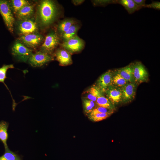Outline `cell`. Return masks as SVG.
<instances>
[{"label":"cell","mask_w":160,"mask_h":160,"mask_svg":"<svg viewBox=\"0 0 160 160\" xmlns=\"http://www.w3.org/2000/svg\"><path fill=\"white\" fill-rule=\"evenodd\" d=\"M39 12L42 23L44 25H48L52 22L56 16V6L52 1H43L39 5Z\"/></svg>","instance_id":"6da1fadb"},{"label":"cell","mask_w":160,"mask_h":160,"mask_svg":"<svg viewBox=\"0 0 160 160\" xmlns=\"http://www.w3.org/2000/svg\"><path fill=\"white\" fill-rule=\"evenodd\" d=\"M0 13L8 29L10 32L13 33L15 19L7 1L0 0Z\"/></svg>","instance_id":"7a4b0ae2"},{"label":"cell","mask_w":160,"mask_h":160,"mask_svg":"<svg viewBox=\"0 0 160 160\" xmlns=\"http://www.w3.org/2000/svg\"><path fill=\"white\" fill-rule=\"evenodd\" d=\"M131 63L135 83L137 84L147 82L148 80V74L144 65L140 61Z\"/></svg>","instance_id":"3957f363"},{"label":"cell","mask_w":160,"mask_h":160,"mask_svg":"<svg viewBox=\"0 0 160 160\" xmlns=\"http://www.w3.org/2000/svg\"><path fill=\"white\" fill-rule=\"evenodd\" d=\"M59 43V38L57 34L54 32H51L46 36L41 47V51L51 55Z\"/></svg>","instance_id":"277c9868"},{"label":"cell","mask_w":160,"mask_h":160,"mask_svg":"<svg viewBox=\"0 0 160 160\" xmlns=\"http://www.w3.org/2000/svg\"><path fill=\"white\" fill-rule=\"evenodd\" d=\"M84 41L78 35L66 41H63L61 46L70 53H74L80 52L84 47Z\"/></svg>","instance_id":"5b68a950"},{"label":"cell","mask_w":160,"mask_h":160,"mask_svg":"<svg viewBox=\"0 0 160 160\" xmlns=\"http://www.w3.org/2000/svg\"><path fill=\"white\" fill-rule=\"evenodd\" d=\"M12 54L20 61L26 62L32 54V50L19 41L16 42L12 48Z\"/></svg>","instance_id":"8992f818"},{"label":"cell","mask_w":160,"mask_h":160,"mask_svg":"<svg viewBox=\"0 0 160 160\" xmlns=\"http://www.w3.org/2000/svg\"><path fill=\"white\" fill-rule=\"evenodd\" d=\"M53 60V58L51 55L39 51L32 54L28 60L29 63L32 66L37 67L41 66Z\"/></svg>","instance_id":"52a82bcc"},{"label":"cell","mask_w":160,"mask_h":160,"mask_svg":"<svg viewBox=\"0 0 160 160\" xmlns=\"http://www.w3.org/2000/svg\"><path fill=\"white\" fill-rule=\"evenodd\" d=\"M136 85L134 83L128 82L120 87L121 92L122 101L127 103L134 99L136 94Z\"/></svg>","instance_id":"ba28073f"},{"label":"cell","mask_w":160,"mask_h":160,"mask_svg":"<svg viewBox=\"0 0 160 160\" xmlns=\"http://www.w3.org/2000/svg\"><path fill=\"white\" fill-rule=\"evenodd\" d=\"M113 71L109 70L102 74L98 79L96 86L103 93L108 88L112 85Z\"/></svg>","instance_id":"9c48e42d"},{"label":"cell","mask_w":160,"mask_h":160,"mask_svg":"<svg viewBox=\"0 0 160 160\" xmlns=\"http://www.w3.org/2000/svg\"><path fill=\"white\" fill-rule=\"evenodd\" d=\"M106 97L113 105L122 101L121 92L120 87L111 85L105 92Z\"/></svg>","instance_id":"30bf717a"},{"label":"cell","mask_w":160,"mask_h":160,"mask_svg":"<svg viewBox=\"0 0 160 160\" xmlns=\"http://www.w3.org/2000/svg\"><path fill=\"white\" fill-rule=\"evenodd\" d=\"M21 40L25 45L31 48H34L39 45L43 40L40 35L31 33L23 35L20 38Z\"/></svg>","instance_id":"8fae6325"},{"label":"cell","mask_w":160,"mask_h":160,"mask_svg":"<svg viewBox=\"0 0 160 160\" xmlns=\"http://www.w3.org/2000/svg\"><path fill=\"white\" fill-rule=\"evenodd\" d=\"M55 55L56 60L62 66L68 65L72 63L70 53L63 48L58 49Z\"/></svg>","instance_id":"7c38bea8"},{"label":"cell","mask_w":160,"mask_h":160,"mask_svg":"<svg viewBox=\"0 0 160 160\" xmlns=\"http://www.w3.org/2000/svg\"><path fill=\"white\" fill-rule=\"evenodd\" d=\"M19 29L23 35L31 34L38 30V27L34 22L30 20H25L20 25Z\"/></svg>","instance_id":"4fadbf2b"},{"label":"cell","mask_w":160,"mask_h":160,"mask_svg":"<svg viewBox=\"0 0 160 160\" xmlns=\"http://www.w3.org/2000/svg\"><path fill=\"white\" fill-rule=\"evenodd\" d=\"M116 71L128 82L135 83L131 63L124 67L117 69Z\"/></svg>","instance_id":"5bb4252c"},{"label":"cell","mask_w":160,"mask_h":160,"mask_svg":"<svg viewBox=\"0 0 160 160\" xmlns=\"http://www.w3.org/2000/svg\"><path fill=\"white\" fill-rule=\"evenodd\" d=\"M114 4H119L122 5L130 14L141 9L136 4L133 0H114Z\"/></svg>","instance_id":"9a60e30c"},{"label":"cell","mask_w":160,"mask_h":160,"mask_svg":"<svg viewBox=\"0 0 160 160\" xmlns=\"http://www.w3.org/2000/svg\"><path fill=\"white\" fill-rule=\"evenodd\" d=\"M9 123L6 121H0V140L3 143L5 149L8 148L7 140L8 138L7 130Z\"/></svg>","instance_id":"2e32d148"},{"label":"cell","mask_w":160,"mask_h":160,"mask_svg":"<svg viewBox=\"0 0 160 160\" xmlns=\"http://www.w3.org/2000/svg\"><path fill=\"white\" fill-rule=\"evenodd\" d=\"M103 94L96 85H94L85 91L84 94L85 98L95 102L98 97Z\"/></svg>","instance_id":"e0dca14e"},{"label":"cell","mask_w":160,"mask_h":160,"mask_svg":"<svg viewBox=\"0 0 160 160\" xmlns=\"http://www.w3.org/2000/svg\"><path fill=\"white\" fill-rule=\"evenodd\" d=\"M75 23V21L72 19L67 18L64 19L61 21L58 24L57 26L58 31L61 36Z\"/></svg>","instance_id":"ac0fdd59"},{"label":"cell","mask_w":160,"mask_h":160,"mask_svg":"<svg viewBox=\"0 0 160 160\" xmlns=\"http://www.w3.org/2000/svg\"><path fill=\"white\" fill-rule=\"evenodd\" d=\"M79 28V25L76 23L72 25L65 32L61 35L63 41L70 39L77 35Z\"/></svg>","instance_id":"d6986e66"},{"label":"cell","mask_w":160,"mask_h":160,"mask_svg":"<svg viewBox=\"0 0 160 160\" xmlns=\"http://www.w3.org/2000/svg\"><path fill=\"white\" fill-rule=\"evenodd\" d=\"M33 6L28 5L25 6L17 13V16L20 19H25L30 17L33 14Z\"/></svg>","instance_id":"ffe728a7"},{"label":"cell","mask_w":160,"mask_h":160,"mask_svg":"<svg viewBox=\"0 0 160 160\" xmlns=\"http://www.w3.org/2000/svg\"><path fill=\"white\" fill-rule=\"evenodd\" d=\"M95 102L97 106L110 110H113L114 105L103 94L98 97Z\"/></svg>","instance_id":"44dd1931"},{"label":"cell","mask_w":160,"mask_h":160,"mask_svg":"<svg viewBox=\"0 0 160 160\" xmlns=\"http://www.w3.org/2000/svg\"><path fill=\"white\" fill-rule=\"evenodd\" d=\"M128 82L120 75L116 70L115 72H113L112 85L121 87Z\"/></svg>","instance_id":"7402d4cb"},{"label":"cell","mask_w":160,"mask_h":160,"mask_svg":"<svg viewBox=\"0 0 160 160\" xmlns=\"http://www.w3.org/2000/svg\"><path fill=\"white\" fill-rule=\"evenodd\" d=\"M0 160H22L20 156L11 151L8 148L5 149L4 153L0 156Z\"/></svg>","instance_id":"603a6c76"},{"label":"cell","mask_w":160,"mask_h":160,"mask_svg":"<svg viewBox=\"0 0 160 160\" xmlns=\"http://www.w3.org/2000/svg\"><path fill=\"white\" fill-rule=\"evenodd\" d=\"M113 112L106 113H97L89 114V118L94 122H98L103 120L110 116Z\"/></svg>","instance_id":"cb8c5ba5"},{"label":"cell","mask_w":160,"mask_h":160,"mask_svg":"<svg viewBox=\"0 0 160 160\" xmlns=\"http://www.w3.org/2000/svg\"><path fill=\"white\" fill-rule=\"evenodd\" d=\"M13 65H4L0 68V82L3 83L5 85L8 90L9 91V88L4 83V81L5 79L7 78L6 73L7 70L10 68H14Z\"/></svg>","instance_id":"d4e9b609"},{"label":"cell","mask_w":160,"mask_h":160,"mask_svg":"<svg viewBox=\"0 0 160 160\" xmlns=\"http://www.w3.org/2000/svg\"><path fill=\"white\" fill-rule=\"evenodd\" d=\"M11 3L14 11L16 13L25 6L29 5L28 2L25 0H13Z\"/></svg>","instance_id":"484cf974"},{"label":"cell","mask_w":160,"mask_h":160,"mask_svg":"<svg viewBox=\"0 0 160 160\" xmlns=\"http://www.w3.org/2000/svg\"><path fill=\"white\" fill-rule=\"evenodd\" d=\"M83 104L85 112L88 114L92 111L95 106L94 102L86 98L83 100Z\"/></svg>","instance_id":"4316f807"},{"label":"cell","mask_w":160,"mask_h":160,"mask_svg":"<svg viewBox=\"0 0 160 160\" xmlns=\"http://www.w3.org/2000/svg\"><path fill=\"white\" fill-rule=\"evenodd\" d=\"M113 110H110L97 106L95 108H94L89 113L94 114L97 113H106L113 112Z\"/></svg>","instance_id":"83f0119b"},{"label":"cell","mask_w":160,"mask_h":160,"mask_svg":"<svg viewBox=\"0 0 160 160\" xmlns=\"http://www.w3.org/2000/svg\"><path fill=\"white\" fill-rule=\"evenodd\" d=\"M95 5H104L111 3H114V1L112 0H95L93 1Z\"/></svg>","instance_id":"f1b7e54d"},{"label":"cell","mask_w":160,"mask_h":160,"mask_svg":"<svg viewBox=\"0 0 160 160\" xmlns=\"http://www.w3.org/2000/svg\"><path fill=\"white\" fill-rule=\"evenodd\" d=\"M160 2L154 1L152 2L150 4H146L145 7L150 8L156 9L159 10L160 8Z\"/></svg>","instance_id":"f546056e"},{"label":"cell","mask_w":160,"mask_h":160,"mask_svg":"<svg viewBox=\"0 0 160 160\" xmlns=\"http://www.w3.org/2000/svg\"><path fill=\"white\" fill-rule=\"evenodd\" d=\"M136 4L140 8L145 7L146 5L145 0H133Z\"/></svg>","instance_id":"4dcf8cb0"},{"label":"cell","mask_w":160,"mask_h":160,"mask_svg":"<svg viewBox=\"0 0 160 160\" xmlns=\"http://www.w3.org/2000/svg\"><path fill=\"white\" fill-rule=\"evenodd\" d=\"M84 1L83 0H73L72 1V2L75 5H78L82 3Z\"/></svg>","instance_id":"1f68e13d"}]
</instances>
